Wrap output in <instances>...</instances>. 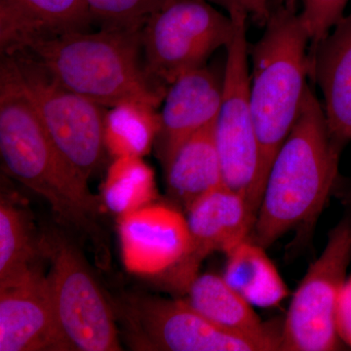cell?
Instances as JSON below:
<instances>
[{"instance_id": "obj_20", "label": "cell", "mask_w": 351, "mask_h": 351, "mask_svg": "<svg viewBox=\"0 0 351 351\" xmlns=\"http://www.w3.org/2000/svg\"><path fill=\"white\" fill-rule=\"evenodd\" d=\"M27 215L12 200L0 202V290L15 287L40 274L36 269L38 248Z\"/></svg>"}, {"instance_id": "obj_26", "label": "cell", "mask_w": 351, "mask_h": 351, "mask_svg": "<svg viewBox=\"0 0 351 351\" xmlns=\"http://www.w3.org/2000/svg\"><path fill=\"white\" fill-rule=\"evenodd\" d=\"M336 327L339 339L351 348V277L346 279L339 294L336 311Z\"/></svg>"}, {"instance_id": "obj_23", "label": "cell", "mask_w": 351, "mask_h": 351, "mask_svg": "<svg viewBox=\"0 0 351 351\" xmlns=\"http://www.w3.org/2000/svg\"><path fill=\"white\" fill-rule=\"evenodd\" d=\"M92 20L106 29L138 31L165 0H86Z\"/></svg>"}, {"instance_id": "obj_6", "label": "cell", "mask_w": 351, "mask_h": 351, "mask_svg": "<svg viewBox=\"0 0 351 351\" xmlns=\"http://www.w3.org/2000/svg\"><path fill=\"white\" fill-rule=\"evenodd\" d=\"M230 16L234 22V34L226 47L223 98L215 122V138L225 186L243 196L258 216L263 188L260 145L250 100L248 17L241 13Z\"/></svg>"}, {"instance_id": "obj_9", "label": "cell", "mask_w": 351, "mask_h": 351, "mask_svg": "<svg viewBox=\"0 0 351 351\" xmlns=\"http://www.w3.org/2000/svg\"><path fill=\"white\" fill-rule=\"evenodd\" d=\"M15 56L27 92L62 156L85 181L100 165L105 147L104 107L55 82L23 54Z\"/></svg>"}, {"instance_id": "obj_15", "label": "cell", "mask_w": 351, "mask_h": 351, "mask_svg": "<svg viewBox=\"0 0 351 351\" xmlns=\"http://www.w3.org/2000/svg\"><path fill=\"white\" fill-rule=\"evenodd\" d=\"M86 0H0L1 55H15L29 44L73 32L91 22Z\"/></svg>"}, {"instance_id": "obj_25", "label": "cell", "mask_w": 351, "mask_h": 351, "mask_svg": "<svg viewBox=\"0 0 351 351\" xmlns=\"http://www.w3.org/2000/svg\"><path fill=\"white\" fill-rule=\"evenodd\" d=\"M225 9L228 15L241 13L252 18L258 25L265 27L271 15L272 0H208Z\"/></svg>"}, {"instance_id": "obj_8", "label": "cell", "mask_w": 351, "mask_h": 351, "mask_svg": "<svg viewBox=\"0 0 351 351\" xmlns=\"http://www.w3.org/2000/svg\"><path fill=\"white\" fill-rule=\"evenodd\" d=\"M351 261V221H341L308 267L289 306L280 350L334 351L343 341L336 327L339 294Z\"/></svg>"}, {"instance_id": "obj_16", "label": "cell", "mask_w": 351, "mask_h": 351, "mask_svg": "<svg viewBox=\"0 0 351 351\" xmlns=\"http://www.w3.org/2000/svg\"><path fill=\"white\" fill-rule=\"evenodd\" d=\"M311 77L324 99L325 117L334 144L343 151L351 141V12L309 50Z\"/></svg>"}, {"instance_id": "obj_5", "label": "cell", "mask_w": 351, "mask_h": 351, "mask_svg": "<svg viewBox=\"0 0 351 351\" xmlns=\"http://www.w3.org/2000/svg\"><path fill=\"white\" fill-rule=\"evenodd\" d=\"M234 34L230 15L208 0H165L141 29V48L149 80L164 95L179 76L207 64Z\"/></svg>"}, {"instance_id": "obj_18", "label": "cell", "mask_w": 351, "mask_h": 351, "mask_svg": "<svg viewBox=\"0 0 351 351\" xmlns=\"http://www.w3.org/2000/svg\"><path fill=\"white\" fill-rule=\"evenodd\" d=\"M215 122L188 138L165 168L168 191L186 211L203 196L225 186Z\"/></svg>"}, {"instance_id": "obj_4", "label": "cell", "mask_w": 351, "mask_h": 351, "mask_svg": "<svg viewBox=\"0 0 351 351\" xmlns=\"http://www.w3.org/2000/svg\"><path fill=\"white\" fill-rule=\"evenodd\" d=\"M262 38L249 48L250 100L261 154L265 191L277 152L301 114L311 76V44L295 3L272 10Z\"/></svg>"}, {"instance_id": "obj_2", "label": "cell", "mask_w": 351, "mask_h": 351, "mask_svg": "<svg viewBox=\"0 0 351 351\" xmlns=\"http://www.w3.org/2000/svg\"><path fill=\"white\" fill-rule=\"evenodd\" d=\"M341 152L323 106L307 88L301 114L270 167L250 239L267 249L315 221L336 181Z\"/></svg>"}, {"instance_id": "obj_13", "label": "cell", "mask_w": 351, "mask_h": 351, "mask_svg": "<svg viewBox=\"0 0 351 351\" xmlns=\"http://www.w3.org/2000/svg\"><path fill=\"white\" fill-rule=\"evenodd\" d=\"M223 71L219 73L205 64L179 76L168 87L157 135L165 168L188 138L216 121L223 98Z\"/></svg>"}, {"instance_id": "obj_14", "label": "cell", "mask_w": 351, "mask_h": 351, "mask_svg": "<svg viewBox=\"0 0 351 351\" xmlns=\"http://www.w3.org/2000/svg\"><path fill=\"white\" fill-rule=\"evenodd\" d=\"M0 351H66L43 274L0 290Z\"/></svg>"}, {"instance_id": "obj_19", "label": "cell", "mask_w": 351, "mask_h": 351, "mask_svg": "<svg viewBox=\"0 0 351 351\" xmlns=\"http://www.w3.org/2000/svg\"><path fill=\"white\" fill-rule=\"evenodd\" d=\"M226 255L223 278L252 306L272 308L288 297L287 285L265 249L250 237Z\"/></svg>"}, {"instance_id": "obj_21", "label": "cell", "mask_w": 351, "mask_h": 351, "mask_svg": "<svg viewBox=\"0 0 351 351\" xmlns=\"http://www.w3.org/2000/svg\"><path fill=\"white\" fill-rule=\"evenodd\" d=\"M156 108L126 101L110 108L105 117V147L114 158L143 157L151 151L159 132Z\"/></svg>"}, {"instance_id": "obj_7", "label": "cell", "mask_w": 351, "mask_h": 351, "mask_svg": "<svg viewBox=\"0 0 351 351\" xmlns=\"http://www.w3.org/2000/svg\"><path fill=\"white\" fill-rule=\"evenodd\" d=\"M51 260L46 276L66 351L121 350L112 309L82 256L61 237L44 244Z\"/></svg>"}, {"instance_id": "obj_1", "label": "cell", "mask_w": 351, "mask_h": 351, "mask_svg": "<svg viewBox=\"0 0 351 351\" xmlns=\"http://www.w3.org/2000/svg\"><path fill=\"white\" fill-rule=\"evenodd\" d=\"M0 152L8 174L47 201L61 221L99 232V198L55 145L11 55L0 66Z\"/></svg>"}, {"instance_id": "obj_12", "label": "cell", "mask_w": 351, "mask_h": 351, "mask_svg": "<svg viewBox=\"0 0 351 351\" xmlns=\"http://www.w3.org/2000/svg\"><path fill=\"white\" fill-rule=\"evenodd\" d=\"M138 317L157 350L267 351L262 343L211 322L182 300L143 301L138 306Z\"/></svg>"}, {"instance_id": "obj_11", "label": "cell", "mask_w": 351, "mask_h": 351, "mask_svg": "<svg viewBox=\"0 0 351 351\" xmlns=\"http://www.w3.org/2000/svg\"><path fill=\"white\" fill-rule=\"evenodd\" d=\"M119 237L129 271L163 276L188 251V219L174 208L149 204L119 217Z\"/></svg>"}, {"instance_id": "obj_27", "label": "cell", "mask_w": 351, "mask_h": 351, "mask_svg": "<svg viewBox=\"0 0 351 351\" xmlns=\"http://www.w3.org/2000/svg\"><path fill=\"white\" fill-rule=\"evenodd\" d=\"M280 1H283L284 3H295L298 0H280Z\"/></svg>"}, {"instance_id": "obj_17", "label": "cell", "mask_w": 351, "mask_h": 351, "mask_svg": "<svg viewBox=\"0 0 351 351\" xmlns=\"http://www.w3.org/2000/svg\"><path fill=\"white\" fill-rule=\"evenodd\" d=\"M186 295L189 306L218 326L262 343L267 351L280 350L281 334L270 331L253 306L223 276L198 274L189 284Z\"/></svg>"}, {"instance_id": "obj_24", "label": "cell", "mask_w": 351, "mask_h": 351, "mask_svg": "<svg viewBox=\"0 0 351 351\" xmlns=\"http://www.w3.org/2000/svg\"><path fill=\"white\" fill-rule=\"evenodd\" d=\"M301 18L308 32L309 50L320 43L345 16L348 0H300Z\"/></svg>"}, {"instance_id": "obj_22", "label": "cell", "mask_w": 351, "mask_h": 351, "mask_svg": "<svg viewBox=\"0 0 351 351\" xmlns=\"http://www.w3.org/2000/svg\"><path fill=\"white\" fill-rule=\"evenodd\" d=\"M156 197L154 171L142 157L114 159L103 188V200L108 209L120 217L152 204Z\"/></svg>"}, {"instance_id": "obj_10", "label": "cell", "mask_w": 351, "mask_h": 351, "mask_svg": "<svg viewBox=\"0 0 351 351\" xmlns=\"http://www.w3.org/2000/svg\"><path fill=\"white\" fill-rule=\"evenodd\" d=\"M257 216L243 196L226 186L196 201L188 210L189 246L184 257L164 274L170 286L186 293L204 258L228 253L250 237Z\"/></svg>"}, {"instance_id": "obj_3", "label": "cell", "mask_w": 351, "mask_h": 351, "mask_svg": "<svg viewBox=\"0 0 351 351\" xmlns=\"http://www.w3.org/2000/svg\"><path fill=\"white\" fill-rule=\"evenodd\" d=\"M18 54L29 57L62 86L104 108L137 101L157 108L165 96L145 73L141 29L68 32L36 41Z\"/></svg>"}]
</instances>
